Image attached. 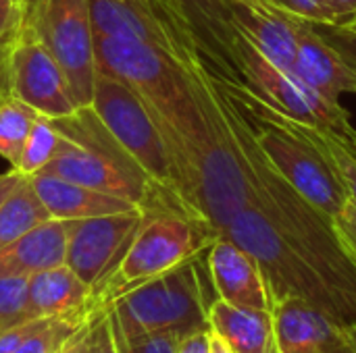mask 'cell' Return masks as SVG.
Returning a JSON list of instances; mask_svg holds the SVG:
<instances>
[{
	"instance_id": "cell-1",
	"label": "cell",
	"mask_w": 356,
	"mask_h": 353,
	"mask_svg": "<svg viewBox=\"0 0 356 353\" xmlns=\"http://www.w3.org/2000/svg\"><path fill=\"white\" fill-rule=\"evenodd\" d=\"M211 79L217 87L223 112L244 160L250 185V206L259 208L282 239L321 277L338 300L346 325H355L356 264L342 246L334 221L315 208L269 164L238 106L221 89L213 73Z\"/></svg>"
},
{
	"instance_id": "cell-2",
	"label": "cell",
	"mask_w": 356,
	"mask_h": 353,
	"mask_svg": "<svg viewBox=\"0 0 356 353\" xmlns=\"http://www.w3.org/2000/svg\"><path fill=\"white\" fill-rule=\"evenodd\" d=\"M52 123L60 133V141L54 158L42 173L123 198L144 212H192L140 169L108 133L92 106H81L69 117L52 119Z\"/></svg>"
},
{
	"instance_id": "cell-3",
	"label": "cell",
	"mask_w": 356,
	"mask_h": 353,
	"mask_svg": "<svg viewBox=\"0 0 356 353\" xmlns=\"http://www.w3.org/2000/svg\"><path fill=\"white\" fill-rule=\"evenodd\" d=\"M215 79L246 119L269 164L315 208L334 221L350 198L323 152L294 127L290 117L273 110L246 85Z\"/></svg>"
},
{
	"instance_id": "cell-4",
	"label": "cell",
	"mask_w": 356,
	"mask_h": 353,
	"mask_svg": "<svg viewBox=\"0 0 356 353\" xmlns=\"http://www.w3.org/2000/svg\"><path fill=\"white\" fill-rule=\"evenodd\" d=\"M202 254L115 298L106 306L115 337L127 343L148 335L184 339L209 329V306L213 302H207L202 287Z\"/></svg>"
},
{
	"instance_id": "cell-5",
	"label": "cell",
	"mask_w": 356,
	"mask_h": 353,
	"mask_svg": "<svg viewBox=\"0 0 356 353\" xmlns=\"http://www.w3.org/2000/svg\"><path fill=\"white\" fill-rule=\"evenodd\" d=\"M217 237L211 223L198 214L177 210L146 212L115 270L92 289V308H106L131 287L202 254Z\"/></svg>"
},
{
	"instance_id": "cell-6",
	"label": "cell",
	"mask_w": 356,
	"mask_h": 353,
	"mask_svg": "<svg viewBox=\"0 0 356 353\" xmlns=\"http://www.w3.org/2000/svg\"><path fill=\"white\" fill-rule=\"evenodd\" d=\"M221 237L232 239L259 262L269 289L271 306L286 298H302L346 325L344 312L334 293L327 289L321 277L282 239V235L259 208L246 206L240 210L225 225Z\"/></svg>"
},
{
	"instance_id": "cell-7",
	"label": "cell",
	"mask_w": 356,
	"mask_h": 353,
	"mask_svg": "<svg viewBox=\"0 0 356 353\" xmlns=\"http://www.w3.org/2000/svg\"><path fill=\"white\" fill-rule=\"evenodd\" d=\"M90 106L140 169L165 193L188 206L169 146L142 98L127 83L98 71Z\"/></svg>"
},
{
	"instance_id": "cell-8",
	"label": "cell",
	"mask_w": 356,
	"mask_h": 353,
	"mask_svg": "<svg viewBox=\"0 0 356 353\" xmlns=\"http://www.w3.org/2000/svg\"><path fill=\"white\" fill-rule=\"evenodd\" d=\"M236 64L242 83L280 114L315 127L332 129L346 141L353 139L355 127L342 104L327 102L294 71L265 56L252 42L236 31Z\"/></svg>"
},
{
	"instance_id": "cell-9",
	"label": "cell",
	"mask_w": 356,
	"mask_h": 353,
	"mask_svg": "<svg viewBox=\"0 0 356 353\" xmlns=\"http://www.w3.org/2000/svg\"><path fill=\"white\" fill-rule=\"evenodd\" d=\"M23 25L35 27L44 37L67 77L77 108L90 106L98 75L90 0H38L31 19Z\"/></svg>"
},
{
	"instance_id": "cell-10",
	"label": "cell",
	"mask_w": 356,
	"mask_h": 353,
	"mask_svg": "<svg viewBox=\"0 0 356 353\" xmlns=\"http://www.w3.org/2000/svg\"><path fill=\"white\" fill-rule=\"evenodd\" d=\"M10 94L48 119L77 110L58 60L31 25H21L10 46Z\"/></svg>"
},
{
	"instance_id": "cell-11",
	"label": "cell",
	"mask_w": 356,
	"mask_h": 353,
	"mask_svg": "<svg viewBox=\"0 0 356 353\" xmlns=\"http://www.w3.org/2000/svg\"><path fill=\"white\" fill-rule=\"evenodd\" d=\"M90 17L94 35L142 42L179 62L198 54L186 25L152 0H90Z\"/></svg>"
},
{
	"instance_id": "cell-12",
	"label": "cell",
	"mask_w": 356,
	"mask_h": 353,
	"mask_svg": "<svg viewBox=\"0 0 356 353\" xmlns=\"http://www.w3.org/2000/svg\"><path fill=\"white\" fill-rule=\"evenodd\" d=\"M144 218L146 212L136 208L75 221L67 241L65 264L94 289L115 270Z\"/></svg>"
},
{
	"instance_id": "cell-13",
	"label": "cell",
	"mask_w": 356,
	"mask_h": 353,
	"mask_svg": "<svg viewBox=\"0 0 356 353\" xmlns=\"http://www.w3.org/2000/svg\"><path fill=\"white\" fill-rule=\"evenodd\" d=\"M280 353H356L346 325L302 298H286L273 306Z\"/></svg>"
},
{
	"instance_id": "cell-14",
	"label": "cell",
	"mask_w": 356,
	"mask_h": 353,
	"mask_svg": "<svg viewBox=\"0 0 356 353\" xmlns=\"http://www.w3.org/2000/svg\"><path fill=\"white\" fill-rule=\"evenodd\" d=\"M207 266L219 300L250 310H273L259 262L227 237H217L207 250Z\"/></svg>"
},
{
	"instance_id": "cell-15",
	"label": "cell",
	"mask_w": 356,
	"mask_h": 353,
	"mask_svg": "<svg viewBox=\"0 0 356 353\" xmlns=\"http://www.w3.org/2000/svg\"><path fill=\"white\" fill-rule=\"evenodd\" d=\"M290 19L296 40V75L332 104H340L342 94H356V75L313 23L294 15Z\"/></svg>"
},
{
	"instance_id": "cell-16",
	"label": "cell",
	"mask_w": 356,
	"mask_h": 353,
	"mask_svg": "<svg viewBox=\"0 0 356 353\" xmlns=\"http://www.w3.org/2000/svg\"><path fill=\"white\" fill-rule=\"evenodd\" d=\"M75 221L48 218L0 250V279H29L65 264L67 241Z\"/></svg>"
},
{
	"instance_id": "cell-17",
	"label": "cell",
	"mask_w": 356,
	"mask_h": 353,
	"mask_svg": "<svg viewBox=\"0 0 356 353\" xmlns=\"http://www.w3.org/2000/svg\"><path fill=\"white\" fill-rule=\"evenodd\" d=\"M29 181L42 206L50 214V218L81 221V218H92V216L129 212L138 208L123 198L54 177L50 173H38L29 177Z\"/></svg>"
},
{
	"instance_id": "cell-18",
	"label": "cell",
	"mask_w": 356,
	"mask_h": 353,
	"mask_svg": "<svg viewBox=\"0 0 356 353\" xmlns=\"http://www.w3.org/2000/svg\"><path fill=\"white\" fill-rule=\"evenodd\" d=\"M209 329L234 353H280L273 310L238 308L217 298L209 306Z\"/></svg>"
},
{
	"instance_id": "cell-19",
	"label": "cell",
	"mask_w": 356,
	"mask_h": 353,
	"mask_svg": "<svg viewBox=\"0 0 356 353\" xmlns=\"http://www.w3.org/2000/svg\"><path fill=\"white\" fill-rule=\"evenodd\" d=\"M27 308L31 318H52L79 312L92 308V287L67 264H60L27 279Z\"/></svg>"
},
{
	"instance_id": "cell-20",
	"label": "cell",
	"mask_w": 356,
	"mask_h": 353,
	"mask_svg": "<svg viewBox=\"0 0 356 353\" xmlns=\"http://www.w3.org/2000/svg\"><path fill=\"white\" fill-rule=\"evenodd\" d=\"M48 218L50 214L33 191L29 177H23L19 187L6 198L0 208V250Z\"/></svg>"
},
{
	"instance_id": "cell-21",
	"label": "cell",
	"mask_w": 356,
	"mask_h": 353,
	"mask_svg": "<svg viewBox=\"0 0 356 353\" xmlns=\"http://www.w3.org/2000/svg\"><path fill=\"white\" fill-rule=\"evenodd\" d=\"M290 121L294 123V127L307 139H311L323 152V156L332 164L334 173L338 175L340 183L344 185L350 202L356 204V152L353 150V146L344 137H340L336 131H332V129L315 127V125H309V123H302V121H294V119H290Z\"/></svg>"
},
{
	"instance_id": "cell-22",
	"label": "cell",
	"mask_w": 356,
	"mask_h": 353,
	"mask_svg": "<svg viewBox=\"0 0 356 353\" xmlns=\"http://www.w3.org/2000/svg\"><path fill=\"white\" fill-rule=\"evenodd\" d=\"M35 110L17 100L15 96H6L0 100V158L8 162L10 171H17L25 139L35 119Z\"/></svg>"
},
{
	"instance_id": "cell-23",
	"label": "cell",
	"mask_w": 356,
	"mask_h": 353,
	"mask_svg": "<svg viewBox=\"0 0 356 353\" xmlns=\"http://www.w3.org/2000/svg\"><path fill=\"white\" fill-rule=\"evenodd\" d=\"M58 141H60V133L56 125L52 123V119L44 114H35L29 135L25 139L23 152H21L17 173H21L23 177H33L42 173L54 158Z\"/></svg>"
},
{
	"instance_id": "cell-24",
	"label": "cell",
	"mask_w": 356,
	"mask_h": 353,
	"mask_svg": "<svg viewBox=\"0 0 356 353\" xmlns=\"http://www.w3.org/2000/svg\"><path fill=\"white\" fill-rule=\"evenodd\" d=\"M92 310L94 308H86L65 316L48 318L42 329L29 335L13 353H56L86 325Z\"/></svg>"
},
{
	"instance_id": "cell-25",
	"label": "cell",
	"mask_w": 356,
	"mask_h": 353,
	"mask_svg": "<svg viewBox=\"0 0 356 353\" xmlns=\"http://www.w3.org/2000/svg\"><path fill=\"white\" fill-rule=\"evenodd\" d=\"M29 320L35 318L27 308V279H0V335Z\"/></svg>"
},
{
	"instance_id": "cell-26",
	"label": "cell",
	"mask_w": 356,
	"mask_h": 353,
	"mask_svg": "<svg viewBox=\"0 0 356 353\" xmlns=\"http://www.w3.org/2000/svg\"><path fill=\"white\" fill-rule=\"evenodd\" d=\"M81 353H119L106 308H94L86 322Z\"/></svg>"
},
{
	"instance_id": "cell-27",
	"label": "cell",
	"mask_w": 356,
	"mask_h": 353,
	"mask_svg": "<svg viewBox=\"0 0 356 353\" xmlns=\"http://www.w3.org/2000/svg\"><path fill=\"white\" fill-rule=\"evenodd\" d=\"M315 31L334 48V52L348 64V69L356 75V33L344 25L330 23H313Z\"/></svg>"
},
{
	"instance_id": "cell-28",
	"label": "cell",
	"mask_w": 356,
	"mask_h": 353,
	"mask_svg": "<svg viewBox=\"0 0 356 353\" xmlns=\"http://www.w3.org/2000/svg\"><path fill=\"white\" fill-rule=\"evenodd\" d=\"M265 2H269L271 6H275V8H280V10L288 12V15L307 19L311 23L340 25L338 17L334 15V10L327 6L325 0H265Z\"/></svg>"
},
{
	"instance_id": "cell-29",
	"label": "cell",
	"mask_w": 356,
	"mask_h": 353,
	"mask_svg": "<svg viewBox=\"0 0 356 353\" xmlns=\"http://www.w3.org/2000/svg\"><path fill=\"white\" fill-rule=\"evenodd\" d=\"M115 341L119 353H177V343H179V339L173 335H148L131 343L115 337Z\"/></svg>"
},
{
	"instance_id": "cell-30",
	"label": "cell",
	"mask_w": 356,
	"mask_h": 353,
	"mask_svg": "<svg viewBox=\"0 0 356 353\" xmlns=\"http://www.w3.org/2000/svg\"><path fill=\"white\" fill-rule=\"evenodd\" d=\"M334 227L338 231V237L342 241V246L346 248V252L350 254V258L356 264V204L355 202H346L344 208L338 212V216L334 218Z\"/></svg>"
},
{
	"instance_id": "cell-31",
	"label": "cell",
	"mask_w": 356,
	"mask_h": 353,
	"mask_svg": "<svg viewBox=\"0 0 356 353\" xmlns=\"http://www.w3.org/2000/svg\"><path fill=\"white\" fill-rule=\"evenodd\" d=\"M23 25V12L19 0H0V40L13 44Z\"/></svg>"
},
{
	"instance_id": "cell-32",
	"label": "cell",
	"mask_w": 356,
	"mask_h": 353,
	"mask_svg": "<svg viewBox=\"0 0 356 353\" xmlns=\"http://www.w3.org/2000/svg\"><path fill=\"white\" fill-rule=\"evenodd\" d=\"M48 318H35V320H29V322H23V325H17L8 331H4L0 335V353H13L29 335H33L38 329L44 327Z\"/></svg>"
},
{
	"instance_id": "cell-33",
	"label": "cell",
	"mask_w": 356,
	"mask_h": 353,
	"mask_svg": "<svg viewBox=\"0 0 356 353\" xmlns=\"http://www.w3.org/2000/svg\"><path fill=\"white\" fill-rule=\"evenodd\" d=\"M209 347H211V331L204 329L179 339L177 353H209Z\"/></svg>"
},
{
	"instance_id": "cell-34",
	"label": "cell",
	"mask_w": 356,
	"mask_h": 353,
	"mask_svg": "<svg viewBox=\"0 0 356 353\" xmlns=\"http://www.w3.org/2000/svg\"><path fill=\"white\" fill-rule=\"evenodd\" d=\"M10 46L0 40V100L10 94Z\"/></svg>"
},
{
	"instance_id": "cell-35",
	"label": "cell",
	"mask_w": 356,
	"mask_h": 353,
	"mask_svg": "<svg viewBox=\"0 0 356 353\" xmlns=\"http://www.w3.org/2000/svg\"><path fill=\"white\" fill-rule=\"evenodd\" d=\"M325 2L334 10V15L338 17L340 25L350 23L356 17V0H325Z\"/></svg>"
},
{
	"instance_id": "cell-36",
	"label": "cell",
	"mask_w": 356,
	"mask_h": 353,
	"mask_svg": "<svg viewBox=\"0 0 356 353\" xmlns=\"http://www.w3.org/2000/svg\"><path fill=\"white\" fill-rule=\"evenodd\" d=\"M23 181V175L17 171H8L4 175H0V208L6 202V198L19 187V183Z\"/></svg>"
},
{
	"instance_id": "cell-37",
	"label": "cell",
	"mask_w": 356,
	"mask_h": 353,
	"mask_svg": "<svg viewBox=\"0 0 356 353\" xmlns=\"http://www.w3.org/2000/svg\"><path fill=\"white\" fill-rule=\"evenodd\" d=\"M88 318H90V316H88ZM86 322H88V320H86ZM83 333H86V325H83V327H81V329H79V331H77V333H75V335H73V337H71V339H69V341H67L56 353H81V347H83Z\"/></svg>"
},
{
	"instance_id": "cell-38",
	"label": "cell",
	"mask_w": 356,
	"mask_h": 353,
	"mask_svg": "<svg viewBox=\"0 0 356 353\" xmlns=\"http://www.w3.org/2000/svg\"><path fill=\"white\" fill-rule=\"evenodd\" d=\"M211 331V329H209ZM209 353H234L229 350V345L221 339V337H217L213 331H211V347H209Z\"/></svg>"
},
{
	"instance_id": "cell-39",
	"label": "cell",
	"mask_w": 356,
	"mask_h": 353,
	"mask_svg": "<svg viewBox=\"0 0 356 353\" xmlns=\"http://www.w3.org/2000/svg\"><path fill=\"white\" fill-rule=\"evenodd\" d=\"M19 4H21V12H23V23H25V21H29V19H31V15H33V10H35L38 0H19Z\"/></svg>"
},
{
	"instance_id": "cell-40",
	"label": "cell",
	"mask_w": 356,
	"mask_h": 353,
	"mask_svg": "<svg viewBox=\"0 0 356 353\" xmlns=\"http://www.w3.org/2000/svg\"><path fill=\"white\" fill-rule=\"evenodd\" d=\"M348 331H350V337H353V341H355V347H356V322L348 327Z\"/></svg>"
},
{
	"instance_id": "cell-41",
	"label": "cell",
	"mask_w": 356,
	"mask_h": 353,
	"mask_svg": "<svg viewBox=\"0 0 356 353\" xmlns=\"http://www.w3.org/2000/svg\"><path fill=\"white\" fill-rule=\"evenodd\" d=\"M344 27H348L350 31H355V33H356V17H355V19H353V21H350V23H346Z\"/></svg>"
},
{
	"instance_id": "cell-42",
	"label": "cell",
	"mask_w": 356,
	"mask_h": 353,
	"mask_svg": "<svg viewBox=\"0 0 356 353\" xmlns=\"http://www.w3.org/2000/svg\"><path fill=\"white\" fill-rule=\"evenodd\" d=\"M348 144L353 146V150H355V152H356V131H355V135H353V139H350Z\"/></svg>"
},
{
	"instance_id": "cell-43",
	"label": "cell",
	"mask_w": 356,
	"mask_h": 353,
	"mask_svg": "<svg viewBox=\"0 0 356 353\" xmlns=\"http://www.w3.org/2000/svg\"><path fill=\"white\" fill-rule=\"evenodd\" d=\"M152 2H156V4H159V0H152Z\"/></svg>"
}]
</instances>
